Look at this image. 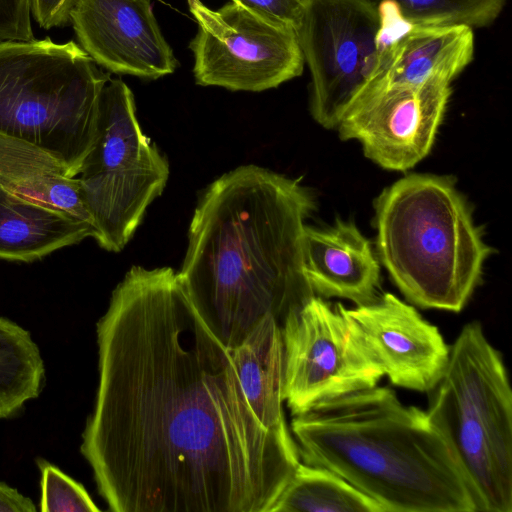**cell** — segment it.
<instances>
[{"label":"cell","mask_w":512,"mask_h":512,"mask_svg":"<svg viewBox=\"0 0 512 512\" xmlns=\"http://www.w3.org/2000/svg\"><path fill=\"white\" fill-rule=\"evenodd\" d=\"M70 24L82 49L112 73L157 79L177 67L150 0H78Z\"/></svg>","instance_id":"cell-12"},{"label":"cell","mask_w":512,"mask_h":512,"mask_svg":"<svg viewBox=\"0 0 512 512\" xmlns=\"http://www.w3.org/2000/svg\"><path fill=\"white\" fill-rule=\"evenodd\" d=\"M283 394L291 414L377 386L384 371L341 303L314 295L281 324Z\"/></svg>","instance_id":"cell-9"},{"label":"cell","mask_w":512,"mask_h":512,"mask_svg":"<svg viewBox=\"0 0 512 512\" xmlns=\"http://www.w3.org/2000/svg\"><path fill=\"white\" fill-rule=\"evenodd\" d=\"M270 512H386L334 472L300 462Z\"/></svg>","instance_id":"cell-20"},{"label":"cell","mask_w":512,"mask_h":512,"mask_svg":"<svg viewBox=\"0 0 512 512\" xmlns=\"http://www.w3.org/2000/svg\"><path fill=\"white\" fill-rule=\"evenodd\" d=\"M380 258L402 294L425 309L461 311L491 254L448 176L410 174L375 201Z\"/></svg>","instance_id":"cell-4"},{"label":"cell","mask_w":512,"mask_h":512,"mask_svg":"<svg viewBox=\"0 0 512 512\" xmlns=\"http://www.w3.org/2000/svg\"><path fill=\"white\" fill-rule=\"evenodd\" d=\"M198 24L190 43L198 85L231 91L276 88L303 71L296 31L231 1L217 10L187 0Z\"/></svg>","instance_id":"cell-10"},{"label":"cell","mask_w":512,"mask_h":512,"mask_svg":"<svg viewBox=\"0 0 512 512\" xmlns=\"http://www.w3.org/2000/svg\"><path fill=\"white\" fill-rule=\"evenodd\" d=\"M42 512H99L85 487L54 464L40 459Z\"/></svg>","instance_id":"cell-22"},{"label":"cell","mask_w":512,"mask_h":512,"mask_svg":"<svg viewBox=\"0 0 512 512\" xmlns=\"http://www.w3.org/2000/svg\"><path fill=\"white\" fill-rule=\"evenodd\" d=\"M314 208L298 180L254 164L223 174L200 196L178 276L227 349L265 315L281 326L315 295L303 265L305 220Z\"/></svg>","instance_id":"cell-2"},{"label":"cell","mask_w":512,"mask_h":512,"mask_svg":"<svg viewBox=\"0 0 512 512\" xmlns=\"http://www.w3.org/2000/svg\"><path fill=\"white\" fill-rule=\"evenodd\" d=\"M388 21L405 29L418 26L465 25L472 29L493 23L507 0H373Z\"/></svg>","instance_id":"cell-21"},{"label":"cell","mask_w":512,"mask_h":512,"mask_svg":"<svg viewBox=\"0 0 512 512\" xmlns=\"http://www.w3.org/2000/svg\"><path fill=\"white\" fill-rule=\"evenodd\" d=\"M79 174L94 239L120 252L169 177L168 161L143 133L133 93L120 79L110 78L103 87L95 140Z\"/></svg>","instance_id":"cell-7"},{"label":"cell","mask_w":512,"mask_h":512,"mask_svg":"<svg viewBox=\"0 0 512 512\" xmlns=\"http://www.w3.org/2000/svg\"><path fill=\"white\" fill-rule=\"evenodd\" d=\"M303 265L317 296L347 299L355 306L379 296V262L368 239L352 222L337 220L326 228L305 226Z\"/></svg>","instance_id":"cell-14"},{"label":"cell","mask_w":512,"mask_h":512,"mask_svg":"<svg viewBox=\"0 0 512 512\" xmlns=\"http://www.w3.org/2000/svg\"><path fill=\"white\" fill-rule=\"evenodd\" d=\"M473 56L474 33L469 26L410 27L385 47L372 80L384 85L451 83Z\"/></svg>","instance_id":"cell-15"},{"label":"cell","mask_w":512,"mask_h":512,"mask_svg":"<svg viewBox=\"0 0 512 512\" xmlns=\"http://www.w3.org/2000/svg\"><path fill=\"white\" fill-rule=\"evenodd\" d=\"M78 0H32V16L44 29L70 24V14Z\"/></svg>","instance_id":"cell-25"},{"label":"cell","mask_w":512,"mask_h":512,"mask_svg":"<svg viewBox=\"0 0 512 512\" xmlns=\"http://www.w3.org/2000/svg\"><path fill=\"white\" fill-rule=\"evenodd\" d=\"M427 415L452 450L476 511H512V393L501 353L479 322L452 346Z\"/></svg>","instance_id":"cell-5"},{"label":"cell","mask_w":512,"mask_h":512,"mask_svg":"<svg viewBox=\"0 0 512 512\" xmlns=\"http://www.w3.org/2000/svg\"><path fill=\"white\" fill-rule=\"evenodd\" d=\"M395 386L430 392L445 372L450 346L438 328L392 293L346 308Z\"/></svg>","instance_id":"cell-13"},{"label":"cell","mask_w":512,"mask_h":512,"mask_svg":"<svg viewBox=\"0 0 512 512\" xmlns=\"http://www.w3.org/2000/svg\"><path fill=\"white\" fill-rule=\"evenodd\" d=\"M246 399L260 423L290 434L283 409L284 361L281 327L265 315L235 348L229 350Z\"/></svg>","instance_id":"cell-17"},{"label":"cell","mask_w":512,"mask_h":512,"mask_svg":"<svg viewBox=\"0 0 512 512\" xmlns=\"http://www.w3.org/2000/svg\"><path fill=\"white\" fill-rule=\"evenodd\" d=\"M44 384V360L31 333L0 316V420L20 414Z\"/></svg>","instance_id":"cell-19"},{"label":"cell","mask_w":512,"mask_h":512,"mask_svg":"<svg viewBox=\"0 0 512 512\" xmlns=\"http://www.w3.org/2000/svg\"><path fill=\"white\" fill-rule=\"evenodd\" d=\"M32 17V0H0V42L36 39Z\"/></svg>","instance_id":"cell-23"},{"label":"cell","mask_w":512,"mask_h":512,"mask_svg":"<svg viewBox=\"0 0 512 512\" xmlns=\"http://www.w3.org/2000/svg\"><path fill=\"white\" fill-rule=\"evenodd\" d=\"M74 41L0 42V134L27 141L79 174L110 75Z\"/></svg>","instance_id":"cell-6"},{"label":"cell","mask_w":512,"mask_h":512,"mask_svg":"<svg viewBox=\"0 0 512 512\" xmlns=\"http://www.w3.org/2000/svg\"><path fill=\"white\" fill-rule=\"evenodd\" d=\"M295 31L300 23L307 0H232Z\"/></svg>","instance_id":"cell-24"},{"label":"cell","mask_w":512,"mask_h":512,"mask_svg":"<svg viewBox=\"0 0 512 512\" xmlns=\"http://www.w3.org/2000/svg\"><path fill=\"white\" fill-rule=\"evenodd\" d=\"M92 223L27 200L0 184V259L31 262L93 237Z\"/></svg>","instance_id":"cell-16"},{"label":"cell","mask_w":512,"mask_h":512,"mask_svg":"<svg viewBox=\"0 0 512 512\" xmlns=\"http://www.w3.org/2000/svg\"><path fill=\"white\" fill-rule=\"evenodd\" d=\"M80 452L113 512H270L300 457L265 428L170 267L132 266L96 324Z\"/></svg>","instance_id":"cell-1"},{"label":"cell","mask_w":512,"mask_h":512,"mask_svg":"<svg viewBox=\"0 0 512 512\" xmlns=\"http://www.w3.org/2000/svg\"><path fill=\"white\" fill-rule=\"evenodd\" d=\"M0 184L27 200L93 224L81 199L79 179L69 177L55 158L27 141L0 134Z\"/></svg>","instance_id":"cell-18"},{"label":"cell","mask_w":512,"mask_h":512,"mask_svg":"<svg viewBox=\"0 0 512 512\" xmlns=\"http://www.w3.org/2000/svg\"><path fill=\"white\" fill-rule=\"evenodd\" d=\"M296 34L311 74L312 117L336 128L392 41L383 13L373 0H307Z\"/></svg>","instance_id":"cell-8"},{"label":"cell","mask_w":512,"mask_h":512,"mask_svg":"<svg viewBox=\"0 0 512 512\" xmlns=\"http://www.w3.org/2000/svg\"><path fill=\"white\" fill-rule=\"evenodd\" d=\"M35 503L3 481H0V512H36Z\"/></svg>","instance_id":"cell-26"},{"label":"cell","mask_w":512,"mask_h":512,"mask_svg":"<svg viewBox=\"0 0 512 512\" xmlns=\"http://www.w3.org/2000/svg\"><path fill=\"white\" fill-rule=\"evenodd\" d=\"M303 463L326 468L386 512H475L452 450L427 412L374 386L294 415Z\"/></svg>","instance_id":"cell-3"},{"label":"cell","mask_w":512,"mask_h":512,"mask_svg":"<svg viewBox=\"0 0 512 512\" xmlns=\"http://www.w3.org/2000/svg\"><path fill=\"white\" fill-rule=\"evenodd\" d=\"M451 83L384 85L370 81L336 127L342 140L360 142L367 158L395 171L414 167L430 152L451 95Z\"/></svg>","instance_id":"cell-11"}]
</instances>
